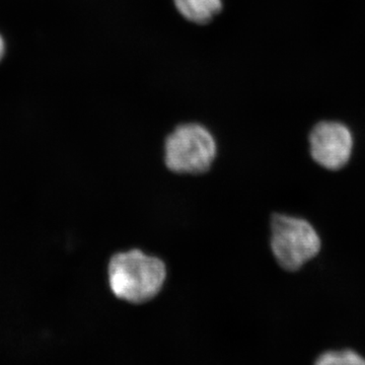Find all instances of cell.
I'll use <instances>...</instances> for the list:
<instances>
[{"instance_id":"6da1fadb","label":"cell","mask_w":365,"mask_h":365,"mask_svg":"<svg viewBox=\"0 0 365 365\" xmlns=\"http://www.w3.org/2000/svg\"><path fill=\"white\" fill-rule=\"evenodd\" d=\"M167 275V266L162 259L137 249L113 255L108 264L113 294L134 304L155 299L162 292Z\"/></svg>"},{"instance_id":"7a4b0ae2","label":"cell","mask_w":365,"mask_h":365,"mask_svg":"<svg viewBox=\"0 0 365 365\" xmlns=\"http://www.w3.org/2000/svg\"><path fill=\"white\" fill-rule=\"evenodd\" d=\"M270 248L279 267L294 273L318 256L322 240L309 220L273 213L270 218Z\"/></svg>"},{"instance_id":"3957f363","label":"cell","mask_w":365,"mask_h":365,"mask_svg":"<svg viewBox=\"0 0 365 365\" xmlns=\"http://www.w3.org/2000/svg\"><path fill=\"white\" fill-rule=\"evenodd\" d=\"M217 144L203 125H179L165 140V163L179 175H202L212 167Z\"/></svg>"},{"instance_id":"277c9868","label":"cell","mask_w":365,"mask_h":365,"mask_svg":"<svg viewBox=\"0 0 365 365\" xmlns=\"http://www.w3.org/2000/svg\"><path fill=\"white\" fill-rule=\"evenodd\" d=\"M309 143L314 162L327 170L344 169L351 160L354 145L352 133L340 122L322 121L314 125Z\"/></svg>"},{"instance_id":"5b68a950","label":"cell","mask_w":365,"mask_h":365,"mask_svg":"<svg viewBox=\"0 0 365 365\" xmlns=\"http://www.w3.org/2000/svg\"><path fill=\"white\" fill-rule=\"evenodd\" d=\"M177 11L185 20L205 25L222 11V0H174Z\"/></svg>"},{"instance_id":"8992f818","label":"cell","mask_w":365,"mask_h":365,"mask_svg":"<svg viewBox=\"0 0 365 365\" xmlns=\"http://www.w3.org/2000/svg\"><path fill=\"white\" fill-rule=\"evenodd\" d=\"M314 365H365V359L350 349L327 351L319 355Z\"/></svg>"},{"instance_id":"52a82bcc","label":"cell","mask_w":365,"mask_h":365,"mask_svg":"<svg viewBox=\"0 0 365 365\" xmlns=\"http://www.w3.org/2000/svg\"><path fill=\"white\" fill-rule=\"evenodd\" d=\"M4 50H6V47H4V39H2L1 36H0V60L4 57Z\"/></svg>"}]
</instances>
